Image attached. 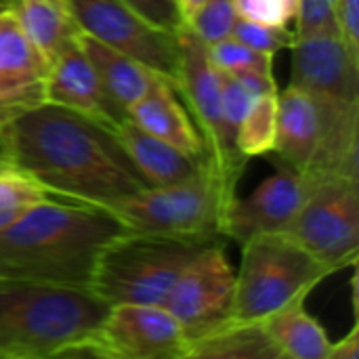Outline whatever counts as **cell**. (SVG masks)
<instances>
[{
  "mask_svg": "<svg viewBox=\"0 0 359 359\" xmlns=\"http://www.w3.org/2000/svg\"><path fill=\"white\" fill-rule=\"evenodd\" d=\"M221 72V69H219ZM257 99V95L252 90H248L236 76L221 72V105H223V122L227 128V135L231 139V143L236 145V135L238 128L244 120V116L248 114L252 101ZM238 149V147H236Z\"/></svg>",
  "mask_w": 359,
  "mask_h": 359,
  "instance_id": "28",
  "label": "cell"
},
{
  "mask_svg": "<svg viewBox=\"0 0 359 359\" xmlns=\"http://www.w3.org/2000/svg\"><path fill=\"white\" fill-rule=\"evenodd\" d=\"M50 198L53 194L23 168L15 164L0 168V231Z\"/></svg>",
  "mask_w": 359,
  "mask_h": 359,
  "instance_id": "24",
  "label": "cell"
},
{
  "mask_svg": "<svg viewBox=\"0 0 359 359\" xmlns=\"http://www.w3.org/2000/svg\"><path fill=\"white\" fill-rule=\"evenodd\" d=\"M332 273L337 271L288 233L255 236L242 244L233 318L265 320L297 301H307L311 290Z\"/></svg>",
  "mask_w": 359,
  "mask_h": 359,
  "instance_id": "6",
  "label": "cell"
},
{
  "mask_svg": "<svg viewBox=\"0 0 359 359\" xmlns=\"http://www.w3.org/2000/svg\"><path fill=\"white\" fill-rule=\"evenodd\" d=\"M324 32L339 34L334 0H299V11L294 19V38H305Z\"/></svg>",
  "mask_w": 359,
  "mask_h": 359,
  "instance_id": "30",
  "label": "cell"
},
{
  "mask_svg": "<svg viewBox=\"0 0 359 359\" xmlns=\"http://www.w3.org/2000/svg\"><path fill=\"white\" fill-rule=\"evenodd\" d=\"M76 42L80 44L82 53L88 57V61L97 69L109 95L122 107H126V111L154 86L158 74L149 72L139 61L118 53L116 48L103 44L101 40L93 38L90 34L82 29L76 32Z\"/></svg>",
  "mask_w": 359,
  "mask_h": 359,
  "instance_id": "20",
  "label": "cell"
},
{
  "mask_svg": "<svg viewBox=\"0 0 359 359\" xmlns=\"http://www.w3.org/2000/svg\"><path fill=\"white\" fill-rule=\"evenodd\" d=\"M236 196V187L208 162L185 181L147 187L109 210L130 231L194 242H221L223 215Z\"/></svg>",
  "mask_w": 359,
  "mask_h": 359,
  "instance_id": "4",
  "label": "cell"
},
{
  "mask_svg": "<svg viewBox=\"0 0 359 359\" xmlns=\"http://www.w3.org/2000/svg\"><path fill=\"white\" fill-rule=\"evenodd\" d=\"M236 271L223 242L204 246L181 271L164 307L191 341L233 318Z\"/></svg>",
  "mask_w": 359,
  "mask_h": 359,
  "instance_id": "11",
  "label": "cell"
},
{
  "mask_svg": "<svg viewBox=\"0 0 359 359\" xmlns=\"http://www.w3.org/2000/svg\"><path fill=\"white\" fill-rule=\"evenodd\" d=\"M4 166H11V160H8V158H4V156L0 154V168H4Z\"/></svg>",
  "mask_w": 359,
  "mask_h": 359,
  "instance_id": "36",
  "label": "cell"
},
{
  "mask_svg": "<svg viewBox=\"0 0 359 359\" xmlns=\"http://www.w3.org/2000/svg\"><path fill=\"white\" fill-rule=\"evenodd\" d=\"M124 231L109 208L53 196L0 231V276L88 288L101 250Z\"/></svg>",
  "mask_w": 359,
  "mask_h": 359,
  "instance_id": "2",
  "label": "cell"
},
{
  "mask_svg": "<svg viewBox=\"0 0 359 359\" xmlns=\"http://www.w3.org/2000/svg\"><path fill=\"white\" fill-rule=\"evenodd\" d=\"M282 359H328L332 341L324 326L297 301L263 320Z\"/></svg>",
  "mask_w": 359,
  "mask_h": 359,
  "instance_id": "22",
  "label": "cell"
},
{
  "mask_svg": "<svg viewBox=\"0 0 359 359\" xmlns=\"http://www.w3.org/2000/svg\"><path fill=\"white\" fill-rule=\"evenodd\" d=\"M233 38H238L240 42L273 55L280 50H286L294 44V29L292 27H282V25H269V23H255V21H244L238 19L236 27H233Z\"/></svg>",
  "mask_w": 359,
  "mask_h": 359,
  "instance_id": "27",
  "label": "cell"
},
{
  "mask_svg": "<svg viewBox=\"0 0 359 359\" xmlns=\"http://www.w3.org/2000/svg\"><path fill=\"white\" fill-rule=\"evenodd\" d=\"M204 2H208V0H177L179 11H181V15H183V21H187Z\"/></svg>",
  "mask_w": 359,
  "mask_h": 359,
  "instance_id": "34",
  "label": "cell"
},
{
  "mask_svg": "<svg viewBox=\"0 0 359 359\" xmlns=\"http://www.w3.org/2000/svg\"><path fill=\"white\" fill-rule=\"evenodd\" d=\"M236 21L238 13L231 0H208L185 21V25L206 46H212L233 34Z\"/></svg>",
  "mask_w": 359,
  "mask_h": 359,
  "instance_id": "26",
  "label": "cell"
},
{
  "mask_svg": "<svg viewBox=\"0 0 359 359\" xmlns=\"http://www.w3.org/2000/svg\"><path fill=\"white\" fill-rule=\"evenodd\" d=\"M137 15H141L147 23L177 34L185 21L179 11L177 0H124Z\"/></svg>",
  "mask_w": 359,
  "mask_h": 359,
  "instance_id": "31",
  "label": "cell"
},
{
  "mask_svg": "<svg viewBox=\"0 0 359 359\" xmlns=\"http://www.w3.org/2000/svg\"><path fill=\"white\" fill-rule=\"evenodd\" d=\"M0 154L53 196L103 208L151 187L111 128L53 103L6 124Z\"/></svg>",
  "mask_w": 359,
  "mask_h": 359,
  "instance_id": "1",
  "label": "cell"
},
{
  "mask_svg": "<svg viewBox=\"0 0 359 359\" xmlns=\"http://www.w3.org/2000/svg\"><path fill=\"white\" fill-rule=\"evenodd\" d=\"M328 359H359V324L358 320L353 322L351 330L347 337L332 341Z\"/></svg>",
  "mask_w": 359,
  "mask_h": 359,
  "instance_id": "33",
  "label": "cell"
},
{
  "mask_svg": "<svg viewBox=\"0 0 359 359\" xmlns=\"http://www.w3.org/2000/svg\"><path fill=\"white\" fill-rule=\"evenodd\" d=\"M46 103L72 109L111 130H116L118 124L128 118L126 107H122L109 95L76 38L63 46L48 67Z\"/></svg>",
  "mask_w": 359,
  "mask_h": 359,
  "instance_id": "15",
  "label": "cell"
},
{
  "mask_svg": "<svg viewBox=\"0 0 359 359\" xmlns=\"http://www.w3.org/2000/svg\"><path fill=\"white\" fill-rule=\"evenodd\" d=\"M107 309L90 288L0 276V359L67 358Z\"/></svg>",
  "mask_w": 359,
  "mask_h": 359,
  "instance_id": "3",
  "label": "cell"
},
{
  "mask_svg": "<svg viewBox=\"0 0 359 359\" xmlns=\"http://www.w3.org/2000/svg\"><path fill=\"white\" fill-rule=\"evenodd\" d=\"M290 84L320 99L359 103V57L337 32L294 38Z\"/></svg>",
  "mask_w": 359,
  "mask_h": 359,
  "instance_id": "13",
  "label": "cell"
},
{
  "mask_svg": "<svg viewBox=\"0 0 359 359\" xmlns=\"http://www.w3.org/2000/svg\"><path fill=\"white\" fill-rule=\"evenodd\" d=\"M8 6H11V0H0V17L8 11Z\"/></svg>",
  "mask_w": 359,
  "mask_h": 359,
  "instance_id": "35",
  "label": "cell"
},
{
  "mask_svg": "<svg viewBox=\"0 0 359 359\" xmlns=\"http://www.w3.org/2000/svg\"><path fill=\"white\" fill-rule=\"evenodd\" d=\"M67 358L187 359V339L164 305L120 303Z\"/></svg>",
  "mask_w": 359,
  "mask_h": 359,
  "instance_id": "9",
  "label": "cell"
},
{
  "mask_svg": "<svg viewBox=\"0 0 359 359\" xmlns=\"http://www.w3.org/2000/svg\"><path fill=\"white\" fill-rule=\"evenodd\" d=\"M334 13L339 36L359 57V0H334Z\"/></svg>",
  "mask_w": 359,
  "mask_h": 359,
  "instance_id": "32",
  "label": "cell"
},
{
  "mask_svg": "<svg viewBox=\"0 0 359 359\" xmlns=\"http://www.w3.org/2000/svg\"><path fill=\"white\" fill-rule=\"evenodd\" d=\"M278 93H265L259 95L248 114L244 116L238 135H236V147L238 154L248 162L250 158L271 154L276 147L278 137Z\"/></svg>",
  "mask_w": 359,
  "mask_h": 359,
  "instance_id": "23",
  "label": "cell"
},
{
  "mask_svg": "<svg viewBox=\"0 0 359 359\" xmlns=\"http://www.w3.org/2000/svg\"><path fill=\"white\" fill-rule=\"evenodd\" d=\"M307 194V177L278 162V170L246 198H233L225 208L221 236L244 244L261 233H286Z\"/></svg>",
  "mask_w": 359,
  "mask_h": 359,
  "instance_id": "12",
  "label": "cell"
},
{
  "mask_svg": "<svg viewBox=\"0 0 359 359\" xmlns=\"http://www.w3.org/2000/svg\"><path fill=\"white\" fill-rule=\"evenodd\" d=\"M177 36L181 48L175 84L177 95L183 97L189 114L194 116V124L204 139L210 164L227 183L238 187L246 160L238 154L223 122L221 72L212 63L208 46L187 25H183Z\"/></svg>",
  "mask_w": 359,
  "mask_h": 359,
  "instance_id": "8",
  "label": "cell"
},
{
  "mask_svg": "<svg viewBox=\"0 0 359 359\" xmlns=\"http://www.w3.org/2000/svg\"><path fill=\"white\" fill-rule=\"evenodd\" d=\"M238 19L290 27L297 19L299 0H231Z\"/></svg>",
  "mask_w": 359,
  "mask_h": 359,
  "instance_id": "29",
  "label": "cell"
},
{
  "mask_svg": "<svg viewBox=\"0 0 359 359\" xmlns=\"http://www.w3.org/2000/svg\"><path fill=\"white\" fill-rule=\"evenodd\" d=\"M78 29L177 84L179 36L147 23L124 0H69ZM177 90V88H175Z\"/></svg>",
  "mask_w": 359,
  "mask_h": 359,
  "instance_id": "10",
  "label": "cell"
},
{
  "mask_svg": "<svg viewBox=\"0 0 359 359\" xmlns=\"http://www.w3.org/2000/svg\"><path fill=\"white\" fill-rule=\"evenodd\" d=\"M11 11L48 63L76 38L78 23L69 0H11Z\"/></svg>",
  "mask_w": 359,
  "mask_h": 359,
  "instance_id": "21",
  "label": "cell"
},
{
  "mask_svg": "<svg viewBox=\"0 0 359 359\" xmlns=\"http://www.w3.org/2000/svg\"><path fill=\"white\" fill-rule=\"evenodd\" d=\"M212 63L227 74L238 72H261L267 76H273V55L261 53L238 38L229 36L212 46H208Z\"/></svg>",
  "mask_w": 359,
  "mask_h": 359,
  "instance_id": "25",
  "label": "cell"
},
{
  "mask_svg": "<svg viewBox=\"0 0 359 359\" xmlns=\"http://www.w3.org/2000/svg\"><path fill=\"white\" fill-rule=\"evenodd\" d=\"M208 244L128 229L101 250L88 288L107 305H164L185 265Z\"/></svg>",
  "mask_w": 359,
  "mask_h": 359,
  "instance_id": "5",
  "label": "cell"
},
{
  "mask_svg": "<svg viewBox=\"0 0 359 359\" xmlns=\"http://www.w3.org/2000/svg\"><path fill=\"white\" fill-rule=\"evenodd\" d=\"M286 233L334 271L355 267L359 257V181L307 177V194Z\"/></svg>",
  "mask_w": 359,
  "mask_h": 359,
  "instance_id": "7",
  "label": "cell"
},
{
  "mask_svg": "<svg viewBox=\"0 0 359 359\" xmlns=\"http://www.w3.org/2000/svg\"><path fill=\"white\" fill-rule=\"evenodd\" d=\"M128 158L137 166V170L145 177L151 187L170 185L185 181L198 175L210 160L191 158L170 143L149 135L141 126H137L130 118H124L114 130Z\"/></svg>",
  "mask_w": 359,
  "mask_h": 359,
  "instance_id": "18",
  "label": "cell"
},
{
  "mask_svg": "<svg viewBox=\"0 0 359 359\" xmlns=\"http://www.w3.org/2000/svg\"><path fill=\"white\" fill-rule=\"evenodd\" d=\"M320 130V101L313 95L294 86L278 95V137L273 151L280 164L307 172L318 151Z\"/></svg>",
  "mask_w": 359,
  "mask_h": 359,
  "instance_id": "17",
  "label": "cell"
},
{
  "mask_svg": "<svg viewBox=\"0 0 359 359\" xmlns=\"http://www.w3.org/2000/svg\"><path fill=\"white\" fill-rule=\"evenodd\" d=\"M48 67L8 6L0 17V130L46 103Z\"/></svg>",
  "mask_w": 359,
  "mask_h": 359,
  "instance_id": "14",
  "label": "cell"
},
{
  "mask_svg": "<svg viewBox=\"0 0 359 359\" xmlns=\"http://www.w3.org/2000/svg\"><path fill=\"white\" fill-rule=\"evenodd\" d=\"M187 359H282L263 320H227L187 341Z\"/></svg>",
  "mask_w": 359,
  "mask_h": 359,
  "instance_id": "19",
  "label": "cell"
},
{
  "mask_svg": "<svg viewBox=\"0 0 359 359\" xmlns=\"http://www.w3.org/2000/svg\"><path fill=\"white\" fill-rule=\"evenodd\" d=\"M128 118L149 135L170 143L183 154L200 160L208 158L200 130L183 103L177 99V90L168 80L158 76L147 95L128 107Z\"/></svg>",
  "mask_w": 359,
  "mask_h": 359,
  "instance_id": "16",
  "label": "cell"
}]
</instances>
